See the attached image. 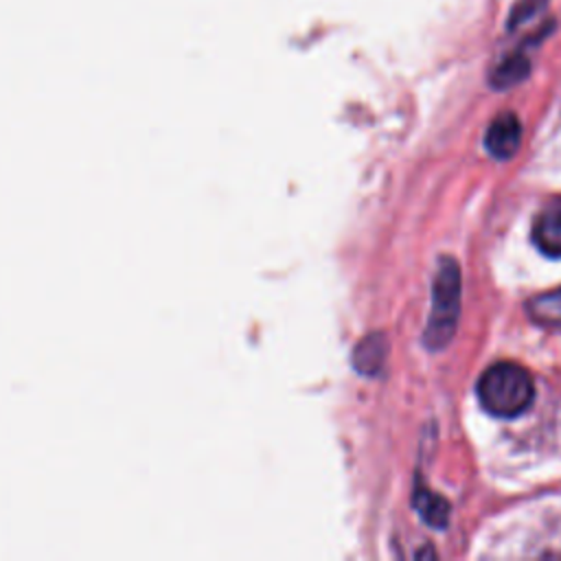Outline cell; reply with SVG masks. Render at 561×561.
<instances>
[{"label":"cell","instance_id":"obj_7","mask_svg":"<svg viewBox=\"0 0 561 561\" xmlns=\"http://www.w3.org/2000/svg\"><path fill=\"white\" fill-rule=\"evenodd\" d=\"M528 316L543 327H561V287L539 294L526 305Z\"/></svg>","mask_w":561,"mask_h":561},{"label":"cell","instance_id":"obj_6","mask_svg":"<svg viewBox=\"0 0 561 561\" xmlns=\"http://www.w3.org/2000/svg\"><path fill=\"white\" fill-rule=\"evenodd\" d=\"M383 359H386V342L379 333L364 337L353 353V364L364 375L379 373Z\"/></svg>","mask_w":561,"mask_h":561},{"label":"cell","instance_id":"obj_1","mask_svg":"<svg viewBox=\"0 0 561 561\" xmlns=\"http://www.w3.org/2000/svg\"><path fill=\"white\" fill-rule=\"evenodd\" d=\"M476 392L486 412L500 419H513L530 408L535 383L530 373L519 364L497 362L480 375Z\"/></svg>","mask_w":561,"mask_h":561},{"label":"cell","instance_id":"obj_4","mask_svg":"<svg viewBox=\"0 0 561 561\" xmlns=\"http://www.w3.org/2000/svg\"><path fill=\"white\" fill-rule=\"evenodd\" d=\"M533 241L543 254L554 259L561 256V206L546 208L537 215L533 224Z\"/></svg>","mask_w":561,"mask_h":561},{"label":"cell","instance_id":"obj_9","mask_svg":"<svg viewBox=\"0 0 561 561\" xmlns=\"http://www.w3.org/2000/svg\"><path fill=\"white\" fill-rule=\"evenodd\" d=\"M548 0H519L513 11H511V20H508V26L511 28H517L519 24L528 22L530 18H535L543 7H546Z\"/></svg>","mask_w":561,"mask_h":561},{"label":"cell","instance_id":"obj_5","mask_svg":"<svg viewBox=\"0 0 561 561\" xmlns=\"http://www.w3.org/2000/svg\"><path fill=\"white\" fill-rule=\"evenodd\" d=\"M414 506L421 515V519L425 524H430L432 528H445L449 522V502L430 491L425 484H416L414 489Z\"/></svg>","mask_w":561,"mask_h":561},{"label":"cell","instance_id":"obj_8","mask_svg":"<svg viewBox=\"0 0 561 561\" xmlns=\"http://www.w3.org/2000/svg\"><path fill=\"white\" fill-rule=\"evenodd\" d=\"M528 57L522 55V53H511L506 55L489 75V81L491 85H495L497 90H504V88H511L515 83H519L526 75H528Z\"/></svg>","mask_w":561,"mask_h":561},{"label":"cell","instance_id":"obj_2","mask_svg":"<svg viewBox=\"0 0 561 561\" xmlns=\"http://www.w3.org/2000/svg\"><path fill=\"white\" fill-rule=\"evenodd\" d=\"M432 311L425 329V344L430 348H443L458 324L460 313V270L451 259H443L432 289Z\"/></svg>","mask_w":561,"mask_h":561},{"label":"cell","instance_id":"obj_3","mask_svg":"<svg viewBox=\"0 0 561 561\" xmlns=\"http://www.w3.org/2000/svg\"><path fill=\"white\" fill-rule=\"evenodd\" d=\"M519 140H522V125L513 112L497 114L484 131V147L497 160L511 158L517 151Z\"/></svg>","mask_w":561,"mask_h":561}]
</instances>
